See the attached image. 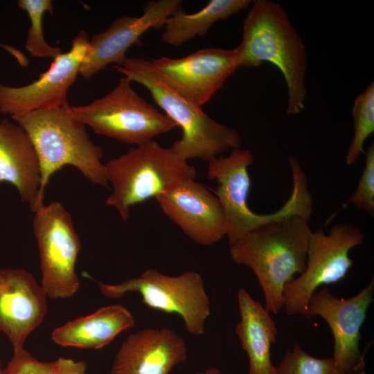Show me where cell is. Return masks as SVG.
Segmentation results:
<instances>
[{
	"mask_svg": "<svg viewBox=\"0 0 374 374\" xmlns=\"http://www.w3.org/2000/svg\"><path fill=\"white\" fill-rule=\"evenodd\" d=\"M58 374H87V364L70 358L60 357L56 360Z\"/></svg>",
	"mask_w": 374,
	"mask_h": 374,
	"instance_id": "27",
	"label": "cell"
},
{
	"mask_svg": "<svg viewBox=\"0 0 374 374\" xmlns=\"http://www.w3.org/2000/svg\"><path fill=\"white\" fill-rule=\"evenodd\" d=\"M18 7L26 12L30 19V27L25 43V48L28 53L35 57L53 59L62 53V49L60 47L48 44L43 33V17L46 12L53 15L54 10L53 1L51 0H19Z\"/></svg>",
	"mask_w": 374,
	"mask_h": 374,
	"instance_id": "23",
	"label": "cell"
},
{
	"mask_svg": "<svg viewBox=\"0 0 374 374\" xmlns=\"http://www.w3.org/2000/svg\"><path fill=\"white\" fill-rule=\"evenodd\" d=\"M151 62L163 80L201 107L238 68L235 48H206L185 57Z\"/></svg>",
	"mask_w": 374,
	"mask_h": 374,
	"instance_id": "13",
	"label": "cell"
},
{
	"mask_svg": "<svg viewBox=\"0 0 374 374\" xmlns=\"http://www.w3.org/2000/svg\"><path fill=\"white\" fill-rule=\"evenodd\" d=\"M353 136L346 154V163L352 166L357 163L360 155L365 153L364 144L374 132V82H371L365 90L354 100L352 107Z\"/></svg>",
	"mask_w": 374,
	"mask_h": 374,
	"instance_id": "22",
	"label": "cell"
},
{
	"mask_svg": "<svg viewBox=\"0 0 374 374\" xmlns=\"http://www.w3.org/2000/svg\"><path fill=\"white\" fill-rule=\"evenodd\" d=\"M187 357L184 339L172 330L145 328L122 344L111 374H169Z\"/></svg>",
	"mask_w": 374,
	"mask_h": 374,
	"instance_id": "17",
	"label": "cell"
},
{
	"mask_svg": "<svg viewBox=\"0 0 374 374\" xmlns=\"http://www.w3.org/2000/svg\"><path fill=\"white\" fill-rule=\"evenodd\" d=\"M250 0H211L194 13H186L181 8L165 21L161 40L178 47L190 39L206 34L217 21L226 19L248 8Z\"/></svg>",
	"mask_w": 374,
	"mask_h": 374,
	"instance_id": "21",
	"label": "cell"
},
{
	"mask_svg": "<svg viewBox=\"0 0 374 374\" xmlns=\"http://www.w3.org/2000/svg\"><path fill=\"white\" fill-rule=\"evenodd\" d=\"M12 184L33 212L39 207L41 171L39 159L28 135L8 118L0 122V185Z\"/></svg>",
	"mask_w": 374,
	"mask_h": 374,
	"instance_id": "18",
	"label": "cell"
},
{
	"mask_svg": "<svg viewBox=\"0 0 374 374\" xmlns=\"http://www.w3.org/2000/svg\"><path fill=\"white\" fill-rule=\"evenodd\" d=\"M237 300L240 321L235 333L248 357L247 374H276L271 348L276 343L278 329L271 313L244 288L238 290Z\"/></svg>",
	"mask_w": 374,
	"mask_h": 374,
	"instance_id": "19",
	"label": "cell"
},
{
	"mask_svg": "<svg viewBox=\"0 0 374 374\" xmlns=\"http://www.w3.org/2000/svg\"><path fill=\"white\" fill-rule=\"evenodd\" d=\"M181 3V0L154 1L139 17L123 15L114 20L108 28L89 39L79 74L89 80L110 64H121L126 58L127 51L148 30L162 28Z\"/></svg>",
	"mask_w": 374,
	"mask_h": 374,
	"instance_id": "14",
	"label": "cell"
},
{
	"mask_svg": "<svg viewBox=\"0 0 374 374\" xmlns=\"http://www.w3.org/2000/svg\"><path fill=\"white\" fill-rule=\"evenodd\" d=\"M106 297L119 299L128 292H137L148 308L168 314H177L191 335L205 332V323L211 314L209 297L201 275L188 271L179 276H168L154 269L145 270L139 276L119 284L97 281Z\"/></svg>",
	"mask_w": 374,
	"mask_h": 374,
	"instance_id": "8",
	"label": "cell"
},
{
	"mask_svg": "<svg viewBox=\"0 0 374 374\" xmlns=\"http://www.w3.org/2000/svg\"><path fill=\"white\" fill-rule=\"evenodd\" d=\"M89 46L87 33L80 30L71 48L55 57L36 80L19 87L0 82V112L13 117L69 105L67 93L75 82Z\"/></svg>",
	"mask_w": 374,
	"mask_h": 374,
	"instance_id": "12",
	"label": "cell"
},
{
	"mask_svg": "<svg viewBox=\"0 0 374 374\" xmlns=\"http://www.w3.org/2000/svg\"><path fill=\"white\" fill-rule=\"evenodd\" d=\"M234 48L238 68L258 67L266 62L280 71L287 87V114L296 115L304 109L306 48L278 3L252 1L243 20L242 40Z\"/></svg>",
	"mask_w": 374,
	"mask_h": 374,
	"instance_id": "1",
	"label": "cell"
},
{
	"mask_svg": "<svg viewBox=\"0 0 374 374\" xmlns=\"http://www.w3.org/2000/svg\"><path fill=\"white\" fill-rule=\"evenodd\" d=\"M0 374H4V371L3 369L1 368V364H0Z\"/></svg>",
	"mask_w": 374,
	"mask_h": 374,
	"instance_id": "29",
	"label": "cell"
},
{
	"mask_svg": "<svg viewBox=\"0 0 374 374\" xmlns=\"http://www.w3.org/2000/svg\"><path fill=\"white\" fill-rule=\"evenodd\" d=\"M114 69L131 82L143 86L163 113L181 130L171 146L182 159L209 161L231 149L240 148L239 132L210 117L153 69L151 60L126 57Z\"/></svg>",
	"mask_w": 374,
	"mask_h": 374,
	"instance_id": "3",
	"label": "cell"
},
{
	"mask_svg": "<svg viewBox=\"0 0 374 374\" xmlns=\"http://www.w3.org/2000/svg\"><path fill=\"white\" fill-rule=\"evenodd\" d=\"M47 295L33 275L19 268L0 269V332L9 339L13 350L44 321Z\"/></svg>",
	"mask_w": 374,
	"mask_h": 374,
	"instance_id": "16",
	"label": "cell"
},
{
	"mask_svg": "<svg viewBox=\"0 0 374 374\" xmlns=\"http://www.w3.org/2000/svg\"><path fill=\"white\" fill-rule=\"evenodd\" d=\"M105 172L112 188L105 204L114 208L123 221L127 220L133 206L196 176L195 167L172 147H163L154 139L108 161Z\"/></svg>",
	"mask_w": 374,
	"mask_h": 374,
	"instance_id": "6",
	"label": "cell"
},
{
	"mask_svg": "<svg viewBox=\"0 0 374 374\" xmlns=\"http://www.w3.org/2000/svg\"><path fill=\"white\" fill-rule=\"evenodd\" d=\"M33 233L39 249L42 283L48 298L67 299L79 290L75 265L81 242L72 217L59 202L35 212Z\"/></svg>",
	"mask_w": 374,
	"mask_h": 374,
	"instance_id": "10",
	"label": "cell"
},
{
	"mask_svg": "<svg viewBox=\"0 0 374 374\" xmlns=\"http://www.w3.org/2000/svg\"><path fill=\"white\" fill-rule=\"evenodd\" d=\"M196 374H222V373L217 368L211 367L204 371L197 372Z\"/></svg>",
	"mask_w": 374,
	"mask_h": 374,
	"instance_id": "28",
	"label": "cell"
},
{
	"mask_svg": "<svg viewBox=\"0 0 374 374\" xmlns=\"http://www.w3.org/2000/svg\"><path fill=\"white\" fill-rule=\"evenodd\" d=\"M276 374H345L335 364L332 357H316L294 343L287 350L279 364Z\"/></svg>",
	"mask_w": 374,
	"mask_h": 374,
	"instance_id": "24",
	"label": "cell"
},
{
	"mask_svg": "<svg viewBox=\"0 0 374 374\" xmlns=\"http://www.w3.org/2000/svg\"><path fill=\"white\" fill-rule=\"evenodd\" d=\"M11 118L27 133L39 159L40 206L44 204L51 177L66 166L76 168L91 183L109 188L103 150L91 141L86 125L73 116L69 105Z\"/></svg>",
	"mask_w": 374,
	"mask_h": 374,
	"instance_id": "4",
	"label": "cell"
},
{
	"mask_svg": "<svg viewBox=\"0 0 374 374\" xmlns=\"http://www.w3.org/2000/svg\"><path fill=\"white\" fill-rule=\"evenodd\" d=\"M155 199L164 214L195 242L208 246L226 236L219 200L195 179L182 181Z\"/></svg>",
	"mask_w": 374,
	"mask_h": 374,
	"instance_id": "15",
	"label": "cell"
},
{
	"mask_svg": "<svg viewBox=\"0 0 374 374\" xmlns=\"http://www.w3.org/2000/svg\"><path fill=\"white\" fill-rule=\"evenodd\" d=\"M364 234L349 222L332 225L328 233L312 231L309 239L303 271L285 286L283 309L288 315L307 318V307L312 295L323 285L339 282L346 276L353 260L349 253L362 244Z\"/></svg>",
	"mask_w": 374,
	"mask_h": 374,
	"instance_id": "9",
	"label": "cell"
},
{
	"mask_svg": "<svg viewBox=\"0 0 374 374\" xmlns=\"http://www.w3.org/2000/svg\"><path fill=\"white\" fill-rule=\"evenodd\" d=\"M125 77L107 94L85 105L70 106L73 116L93 132L139 145L177 126L140 96Z\"/></svg>",
	"mask_w": 374,
	"mask_h": 374,
	"instance_id": "7",
	"label": "cell"
},
{
	"mask_svg": "<svg viewBox=\"0 0 374 374\" xmlns=\"http://www.w3.org/2000/svg\"><path fill=\"white\" fill-rule=\"evenodd\" d=\"M365 165L356 189L348 198L358 210L366 211L374 216V143L366 152Z\"/></svg>",
	"mask_w": 374,
	"mask_h": 374,
	"instance_id": "25",
	"label": "cell"
},
{
	"mask_svg": "<svg viewBox=\"0 0 374 374\" xmlns=\"http://www.w3.org/2000/svg\"><path fill=\"white\" fill-rule=\"evenodd\" d=\"M4 374H58L56 362H44L35 358L24 348L13 350Z\"/></svg>",
	"mask_w": 374,
	"mask_h": 374,
	"instance_id": "26",
	"label": "cell"
},
{
	"mask_svg": "<svg viewBox=\"0 0 374 374\" xmlns=\"http://www.w3.org/2000/svg\"><path fill=\"white\" fill-rule=\"evenodd\" d=\"M310 221L293 215L270 222L229 244L231 259L256 275L271 314L283 309L286 285L305 269Z\"/></svg>",
	"mask_w": 374,
	"mask_h": 374,
	"instance_id": "2",
	"label": "cell"
},
{
	"mask_svg": "<svg viewBox=\"0 0 374 374\" xmlns=\"http://www.w3.org/2000/svg\"><path fill=\"white\" fill-rule=\"evenodd\" d=\"M208 163L207 177L217 181L215 194L224 213L229 244L270 222L293 215L310 220L312 197L300 166L291 169L292 191L283 206L272 213L258 214L250 209L247 202L251 188L248 169L253 163L251 152L235 148L227 156L213 157Z\"/></svg>",
	"mask_w": 374,
	"mask_h": 374,
	"instance_id": "5",
	"label": "cell"
},
{
	"mask_svg": "<svg viewBox=\"0 0 374 374\" xmlns=\"http://www.w3.org/2000/svg\"><path fill=\"white\" fill-rule=\"evenodd\" d=\"M374 278L355 295L339 298L328 288L316 291L307 307V318L321 317L329 326L334 338L331 356L345 374H365L366 350H360L361 328L373 301Z\"/></svg>",
	"mask_w": 374,
	"mask_h": 374,
	"instance_id": "11",
	"label": "cell"
},
{
	"mask_svg": "<svg viewBox=\"0 0 374 374\" xmlns=\"http://www.w3.org/2000/svg\"><path fill=\"white\" fill-rule=\"evenodd\" d=\"M134 324V317L127 308L110 305L57 327L51 339L64 347L100 349Z\"/></svg>",
	"mask_w": 374,
	"mask_h": 374,
	"instance_id": "20",
	"label": "cell"
}]
</instances>
